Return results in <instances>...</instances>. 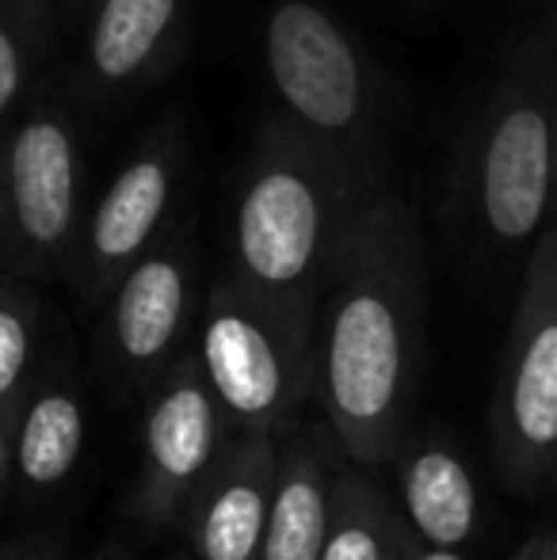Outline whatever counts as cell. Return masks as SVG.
Instances as JSON below:
<instances>
[{
	"instance_id": "cell-4",
	"label": "cell",
	"mask_w": 557,
	"mask_h": 560,
	"mask_svg": "<svg viewBox=\"0 0 557 560\" xmlns=\"http://www.w3.org/2000/svg\"><path fill=\"white\" fill-rule=\"evenodd\" d=\"M492 450L504 480L535 492L557 480V225L523 271L512 332L492 397Z\"/></svg>"
},
{
	"instance_id": "cell-5",
	"label": "cell",
	"mask_w": 557,
	"mask_h": 560,
	"mask_svg": "<svg viewBox=\"0 0 557 560\" xmlns=\"http://www.w3.org/2000/svg\"><path fill=\"white\" fill-rule=\"evenodd\" d=\"M77 141L66 118L38 112L0 149V267L50 275L77 248Z\"/></svg>"
},
{
	"instance_id": "cell-17",
	"label": "cell",
	"mask_w": 557,
	"mask_h": 560,
	"mask_svg": "<svg viewBox=\"0 0 557 560\" xmlns=\"http://www.w3.org/2000/svg\"><path fill=\"white\" fill-rule=\"evenodd\" d=\"M35 302L15 282H0V408L15 420L23 393L35 382Z\"/></svg>"
},
{
	"instance_id": "cell-3",
	"label": "cell",
	"mask_w": 557,
	"mask_h": 560,
	"mask_svg": "<svg viewBox=\"0 0 557 560\" xmlns=\"http://www.w3.org/2000/svg\"><path fill=\"white\" fill-rule=\"evenodd\" d=\"M195 359L230 428L287 439L317 397V302L271 298L230 275L207 294Z\"/></svg>"
},
{
	"instance_id": "cell-15",
	"label": "cell",
	"mask_w": 557,
	"mask_h": 560,
	"mask_svg": "<svg viewBox=\"0 0 557 560\" xmlns=\"http://www.w3.org/2000/svg\"><path fill=\"white\" fill-rule=\"evenodd\" d=\"M176 12L179 0H104L89 35L92 73L107 84L138 77L172 31Z\"/></svg>"
},
{
	"instance_id": "cell-19",
	"label": "cell",
	"mask_w": 557,
	"mask_h": 560,
	"mask_svg": "<svg viewBox=\"0 0 557 560\" xmlns=\"http://www.w3.org/2000/svg\"><path fill=\"white\" fill-rule=\"evenodd\" d=\"M0 560H61V546L50 538V534H38V538L4 546L0 549Z\"/></svg>"
},
{
	"instance_id": "cell-2",
	"label": "cell",
	"mask_w": 557,
	"mask_h": 560,
	"mask_svg": "<svg viewBox=\"0 0 557 560\" xmlns=\"http://www.w3.org/2000/svg\"><path fill=\"white\" fill-rule=\"evenodd\" d=\"M363 207L336 145L305 130H268L237 199L233 275L271 298L321 302Z\"/></svg>"
},
{
	"instance_id": "cell-1",
	"label": "cell",
	"mask_w": 557,
	"mask_h": 560,
	"mask_svg": "<svg viewBox=\"0 0 557 560\" xmlns=\"http://www.w3.org/2000/svg\"><path fill=\"white\" fill-rule=\"evenodd\" d=\"M428 343V267L417 214L367 199L317 302V400L356 465H390L409 435Z\"/></svg>"
},
{
	"instance_id": "cell-7",
	"label": "cell",
	"mask_w": 557,
	"mask_h": 560,
	"mask_svg": "<svg viewBox=\"0 0 557 560\" xmlns=\"http://www.w3.org/2000/svg\"><path fill=\"white\" fill-rule=\"evenodd\" d=\"M264 58L287 112L305 133L348 141L367 112V81L344 27L310 0H279L264 27Z\"/></svg>"
},
{
	"instance_id": "cell-10",
	"label": "cell",
	"mask_w": 557,
	"mask_h": 560,
	"mask_svg": "<svg viewBox=\"0 0 557 560\" xmlns=\"http://www.w3.org/2000/svg\"><path fill=\"white\" fill-rule=\"evenodd\" d=\"M195 264L192 248L169 241L115 282L107 305V359L119 377L146 389L179 354V339L192 320Z\"/></svg>"
},
{
	"instance_id": "cell-18",
	"label": "cell",
	"mask_w": 557,
	"mask_h": 560,
	"mask_svg": "<svg viewBox=\"0 0 557 560\" xmlns=\"http://www.w3.org/2000/svg\"><path fill=\"white\" fill-rule=\"evenodd\" d=\"M20 81H23L20 46H15L12 31L0 23V115L15 104V96H20Z\"/></svg>"
},
{
	"instance_id": "cell-21",
	"label": "cell",
	"mask_w": 557,
	"mask_h": 560,
	"mask_svg": "<svg viewBox=\"0 0 557 560\" xmlns=\"http://www.w3.org/2000/svg\"><path fill=\"white\" fill-rule=\"evenodd\" d=\"M12 416L0 408V503H4L8 488H12L15 472H12Z\"/></svg>"
},
{
	"instance_id": "cell-13",
	"label": "cell",
	"mask_w": 557,
	"mask_h": 560,
	"mask_svg": "<svg viewBox=\"0 0 557 560\" xmlns=\"http://www.w3.org/2000/svg\"><path fill=\"white\" fill-rule=\"evenodd\" d=\"M394 465L409 530L423 546L466 549L481 523V503H477L474 472L466 469V462L443 443L405 439L394 454Z\"/></svg>"
},
{
	"instance_id": "cell-24",
	"label": "cell",
	"mask_w": 557,
	"mask_h": 560,
	"mask_svg": "<svg viewBox=\"0 0 557 560\" xmlns=\"http://www.w3.org/2000/svg\"><path fill=\"white\" fill-rule=\"evenodd\" d=\"M554 199H557V96H554Z\"/></svg>"
},
{
	"instance_id": "cell-22",
	"label": "cell",
	"mask_w": 557,
	"mask_h": 560,
	"mask_svg": "<svg viewBox=\"0 0 557 560\" xmlns=\"http://www.w3.org/2000/svg\"><path fill=\"white\" fill-rule=\"evenodd\" d=\"M409 560H466L462 549H439V546H423V541L413 534L409 538Z\"/></svg>"
},
{
	"instance_id": "cell-9",
	"label": "cell",
	"mask_w": 557,
	"mask_h": 560,
	"mask_svg": "<svg viewBox=\"0 0 557 560\" xmlns=\"http://www.w3.org/2000/svg\"><path fill=\"white\" fill-rule=\"evenodd\" d=\"M282 439L237 431L179 511L195 560H256L279 485Z\"/></svg>"
},
{
	"instance_id": "cell-16",
	"label": "cell",
	"mask_w": 557,
	"mask_h": 560,
	"mask_svg": "<svg viewBox=\"0 0 557 560\" xmlns=\"http://www.w3.org/2000/svg\"><path fill=\"white\" fill-rule=\"evenodd\" d=\"M397 518H402V508L386 500L367 465H356V469L336 465L333 511H328L321 560H386Z\"/></svg>"
},
{
	"instance_id": "cell-6",
	"label": "cell",
	"mask_w": 557,
	"mask_h": 560,
	"mask_svg": "<svg viewBox=\"0 0 557 560\" xmlns=\"http://www.w3.org/2000/svg\"><path fill=\"white\" fill-rule=\"evenodd\" d=\"M230 443V416L214 397L195 351L176 354L146 385L141 465L130 511L146 526H176L187 495L199 488Z\"/></svg>"
},
{
	"instance_id": "cell-8",
	"label": "cell",
	"mask_w": 557,
	"mask_h": 560,
	"mask_svg": "<svg viewBox=\"0 0 557 560\" xmlns=\"http://www.w3.org/2000/svg\"><path fill=\"white\" fill-rule=\"evenodd\" d=\"M485 229L500 244H527L554 202V96L531 81L500 100L481 149Z\"/></svg>"
},
{
	"instance_id": "cell-20",
	"label": "cell",
	"mask_w": 557,
	"mask_h": 560,
	"mask_svg": "<svg viewBox=\"0 0 557 560\" xmlns=\"http://www.w3.org/2000/svg\"><path fill=\"white\" fill-rule=\"evenodd\" d=\"M508 560H557V526L535 530Z\"/></svg>"
},
{
	"instance_id": "cell-14",
	"label": "cell",
	"mask_w": 557,
	"mask_h": 560,
	"mask_svg": "<svg viewBox=\"0 0 557 560\" xmlns=\"http://www.w3.org/2000/svg\"><path fill=\"white\" fill-rule=\"evenodd\" d=\"M336 462L321 431H290L282 439L279 485L256 560H321L333 511Z\"/></svg>"
},
{
	"instance_id": "cell-11",
	"label": "cell",
	"mask_w": 557,
	"mask_h": 560,
	"mask_svg": "<svg viewBox=\"0 0 557 560\" xmlns=\"http://www.w3.org/2000/svg\"><path fill=\"white\" fill-rule=\"evenodd\" d=\"M169 202L172 156L164 149L141 153L112 179V187L96 202L73 248L77 287L89 302L112 298L115 282L153 248V236L161 233Z\"/></svg>"
},
{
	"instance_id": "cell-23",
	"label": "cell",
	"mask_w": 557,
	"mask_h": 560,
	"mask_svg": "<svg viewBox=\"0 0 557 560\" xmlns=\"http://www.w3.org/2000/svg\"><path fill=\"white\" fill-rule=\"evenodd\" d=\"M409 538H413L409 523H405V518H397V530H394V541H390V557L386 560H409Z\"/></svg>"
},
{
	"instance_id": "cell-12",
	"label": "cell",
	"mask_w": 557,
	"mask_h": 560,
	"mask_svg": "<svg viewBox=\"0 0 557 560\" xmlns=\"http://www.w3.org/2000/svg\"><path fill=\"white\" fill-rule=\"evenodd\" d=\"M84 435L89 420L73 374L54 366L35 377L12 423V472L20 492L27 500L58 492L81 462Z\"/></svg>"
}]
</instances>
